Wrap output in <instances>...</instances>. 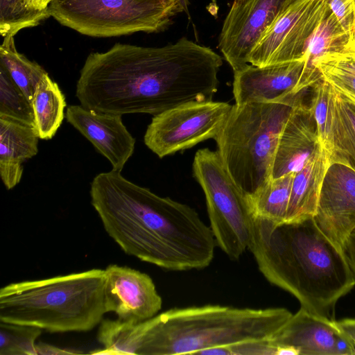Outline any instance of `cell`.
<instances>
[{
	"label": "cell",
	"mask_w": 355,
	"mask_h": 355,
	"mask_svg": "<svg viewBox=\"0 0 355 355\" xmlns=\"http://www.w3.org/2000/svg\"><path fill=\"white\" fill-rule=\"evenodd\" d=\"M221 57L185 37L162 47L116 43L90 53L76 96L98 112L157 115L192 101H209L218 89Z\"/></svg>",
	"instance_id": "6da1fadb"
},
{
	"label": "cell",
	"mask_w": 355,
	"mask_h": 355,
	"mask_svg": "<svg viewBox=\"0 0 355 355\" xmlns=\"http://www.w3.org/2000/svg\"><path fill=\"white\" fill-rule=\"evenodd\" d=\"M90 196L105 230L125 254L173 271L211 263L214 236L188 205L157 196L114 170L93 179Z\"/></svg>",
	"instance_id": "7a4b0ae2"
},
{
	"label": "cell",
	"mask_w": 355,
	"mask_h": 355,
	"mask_svg": "<svg viewBox=\"0 0 355 355\" xmlns=\"http://www.w3.org/2000/svg\"><path fill=\"white\" fill-rule=\"evenodd\" d=\"M248 250L270 284L292 294L314 314L328 318L336 302L355 285L343 251L313 217L275 223L252 215Z\"/></svg>",
	"instance_id": "3957f363"
},
{
	"label": "cell",
	"mask_w": 355,
	"mask_h": 355,
	"mask_svg": "<svg viewBox=\"0 0 355 355\" xmlns=\"http://www.w3.org/2000/svg\"><path fill=\"white\" fill-rule=\"evenodd\" d=\"M292 315L282 307L173 308L143 321L138 355L201 354L216 347L268 340Z\"/></svg>",
	"instance_id": "277c9868"
},
{
	"label": "cell",
	"mask_w": 355,
	"mask_h": 355,
	"mask_svg": "<svg viewBox=\"0 0 355 355\" xmlns=\"http://www.w3.org/2000/svg\"><path fill=\"white\" fill-rule=\"evenodd\" d=\"M105 270L11 283L0 290V321L51 333L87 331L103 320Z\"/></svg>",
	"instance_id": "5b68a950"
},
{
	"label": "cell",
	"mask_w": 355,
	"mask_h": 355,
	"mask_svg": "<svg viewBox=\"0 0 355 355\" xmlns=\"http://www.w3.org/2000/svg\"><path fill=\"white\" fill-rule=\"evenodd\" d=\"M296 105L235 104L214 139L224 168L247 198L253 197L272 179L279 137Z\"/></svg>",
	"instance_id": "8992f818"
},
{
	"label": "cell",
	"mask_w": 355,
	"mask_h": 355,
	"mask_svg": "<svg viewBox=\"0 0 355 355\" xmlns=\"http://www.w3.org/2000/svg\"><path fill=\"white\" fill-rule=\"evenodd\" d=\"M50 16L81 34L108 37L166 28L183 12L164 0H53Z\"/></svg>",
	"instance_id": "52a82bcc"
},
{
	"label": "cell",
	"mask_w": 355,
	"mask_h": 355,
	"mask_svg": "<svg viewBox=\"0 0 355 355\" xmlns=\"http://www.w3.org/2000/svg\"><path fill=\"white\" fill-rule=\"evenodd\" d=\"M193 174L202 189L216 245L232 260L248 249L252 214L246 196L224 168L217 151L199 149Z\"/></svg>",
	"instance_id": "ba28073f"
},
{
	"label": "cell",
	"mask_w": 355,
	"mask_h": 355,
	"mask_svg": "<svg viewBox=\"0 0 355 355\" xmlns=\"http://www.w3.org/2000/svg\"><path fill=\"white\" fill-rule=\"evenodd\" d=\"M232 107L225 102L192 101L166 110L152 119L144 143L162 158L215 139Z\"/></svg>",
	"instance_id": "9c48e42d"
},
{
	"label": "cell",
	"mask_w": 355,
	"mask_h": 355,
	"mask_svg": "<svg viewBox=\"0 0 355 355\" xmlns=\"http://www.w3.org/2000/svg\"><path fill=\"white\" fill-rule=\"evenodd\" d=\"M329 10V0L293 1L266 31L250 64L261 67L304 57L311 35Z\"/></svg>",
	"instance_id": "30bf717a"
},
{
	"label": "cell",
	"mask_w": 355,
	"mask_h": 355,
	"mask_svg": "<svg viewBox=\"0 0 355 355\" xmlns=\"http://www.w3.org/2000/svg\"><path fill=\"white\" fill-rule=\"evenodd\" d=\"M295 0H234L224 21L218 47L234 72L250 56L268 28Z\"/></svg>",
	"instance_id": "8fae6325"
},
{
	"label": "cell",
	"mask_w": 355,
	"mask_h": 355,
	"mask_svg": "<svg viewBox=\"0 0 355 355\" xmlns=\"http://www.w3.org/2000/svg\"><path fill=\"white\" fill-rule=\"evenodd\" d=\"M306 55L300 59L268 64H248L234 72L235 104L282 103L312 87L316 83L309 76Z\"/></svg>",
	"instance_id": "7c38bea8"
},
{
	"label": "cell",
	"mask_w": 355,
	"mask_h": 355,
	"mask_svg": "<svg viewBox=\"0 0 355 355\" xmlns=\"http://www.w3.org/2000/svg\"><path fill=\"white\" fill-rule=\"evenodd\" d=\"M321 231L340 250L355 230V169L329 160L313 216Z\"/></svg>",
	"instance_id": "4fadbf2b"
},
{
	"label": "cell",
	"mask_w": 355,
	"mask_h": 355,
	"mask_svg": "<svg viewBox=\"0 0 355 355\" xmlns=\"http://www.w3.org/2000/svg\"><path fill=\"white\" fill-rule=\"evenodd\" d=\"M105 304L107 313L139 323L155 316L162 300L151 277L127 266L110 264L105 269Z\"/></svg>",
	"instance_id": "5bb4252c"
},
{
	"label": "cell",
	"mask_w": 355,
	"mask_h": 355,
	"mask_svg": "<svg viewBox=\"0 0 355 355\" xmlns=\"http://www.w3.org/2000/svg\"><path fill=\"white\" fill-rule=\"evenodd\" d=\"M67 121L107 158L112 170L121 172L135 150V139L122 116L96 112L81 105L68 106Z\"/></svg>",
	"instance_id": "9a60e30c"
},
{
	"label": "cell",
	"mask_w": 355,
	"mask_h": 355,
	"mask_svg": "<svg viewBox=\"0 0 355 355\" xmlns=\"http://www.w3.org/2000/svg\"><path fill=\"white\" fill-rule=\"evenodd\" d=\"M323 147L309 106L303 101L293 108L282 130L272 178L300 171Z\"/></svg>",
	"instance_id": "2e32d148"
},
{
	"label": "cell",
	"mask_w": 355,
	"mask_h": 355,
	"mask_svg": "<svg viewBox=\"0 0 355 355\" xmlns=\"http://www.w3.org/2000/svg\"><path fill=\"white\" fill-rule=\"evenodd\" d=\"M340 331L335 320L300 309L269 339L276 347H289L297 355H335Z\"/></svg>",
	"instance_id": "e0dca14e"
},
{
	"label": "cell",
	"mask_w": 355,
	"mask_h": 355,
	"mask_svg": "<svg viewBox=\"0 0 355 355\" xmlns=\"http://www.w3.org/2000/svg\"><path fill=\"white\" fill-rule=\"evenodd\" d=\"M38 139L33 127L0 118V175L8 190L20 182L22 164L37 153Z\"/></svg>",
	"instance_id": "ac0fdd59"
},
{
	"label": "cell",
	"mask_w": 355,
	"mask_h": 355,
	"mask_svg": "<svg viewBox=\"0 0 355 355\" xmlns=\"http://www.w3.org/2000/svg\"><path fill=\"white\" fill-rule=\"evenodd\" d=\"M329 164V153L324 146L295 173L286 222L313 217Z\"/></svg>",
	"instance_id": "d6986e66"
},
{
	"label": "cell",
	"mask_w": 355,
	"mask_h": 355,
	"mask_svg": "<svg viewBox=\"0 0 355 355\" xmlns=\"http://www.w3.org/2000/svg\"><path fill=\"white\" fill-rule=\"evenodd\" d=\"M331 112L327 146L329 160L345 162L355 169V105L334 89Z\"/></svg>",
	"instance_id": "ffe728a7"
},
{
	"label": "cell",
	"mask_w": 355,
	"mask_h": 355,
	"mask_svg": "<svg viewBox=\"0 0 355 355\" xmlns=\"http://www.w3.org/2000/svg\"><path fill=\"white\" fill-rule=\"evenodd\" d=\"M32 105L37 136L41 139H52L63 121L66 101L58 85L49 74L37 87Z\"/></svg>",
	"instance_id": "44dd1931"
},
{
	"label": "cell",
	"mask_w": 355,
	"mask_h": 355,
	"mask_svg": "<svg viewBox=\"0 0 355 355\" xmlns=\"http://www.w3.org/2000/svg\"><path fill=\"white\" fill-rule=\"evenodd\" d=\"M349 51H355V42L351 39L330 8L308 43L305 55L309 76L316 82L322 79L313 66L320 57L328 53Z\"/></svg>",
	"instance_id": "7402d4cb"
},
{
	"label": "cell",
	"mask_w": 355,
	"mask_h": 355,
	"mask_svg": "<svg viewBox=\"0 0 355 355\" xmlns=\"http://www.w3.org/2000/svg\"><path fill=\"white\" fill-rule=\"evenodd\" d=\"M0 64L32 103L36 89L48 73L37 63L19 53L14 36L3 37L0 46Z\"/></svg>",
	"instance_id": "603a6c76"
},
{
	"label": "cell",
	"mask_w": 355,
	"mask_h": 355,
	"mask_svg": "<svg viewBox=\"0 0 355 355\" xmlns=\"http://www.w3.org/2000/svg\"><path fill=\"white\" fill-rule=\"evenodd\" d=\"M295 173L272 179L252 198H247L253 216L275 223H285Z\"/></svg>",
	"instance_id": "cb8c5ba5"
},
{
	"label": "cell",
	"mask_w": 355,
	"mask_h": 355,
	"mask_svg": "<svg viewBox=\"0 0 355 355\" xmlns=\"http://www.w3.org/2000/svg\"><path fill=\"white\" fill-rule=\"evenodd\" d=\"M53 0H0V33L15 36L22 29L35 27L51 17Z\"/></svg>",
	"instance_id": "d4e9b609"
},
{
	"label": "cell",
	"mask_w": 355,
	"mask_h": 355,
	"mask_svg": "<svg viewBox=\"0 0 355 355\" xmlns=\"http://www.w3.org/2000/svg\"><path fill=\"white\" fill-rule=\"evenodd\" d=\"M313 66L323 80L355 105V51L328 53Z\"/></svg>",
	"instance_id": "484cf974"
},
{
	"label": "cell",
	"mask_w": 355,
	"mask_h": 355,
	"mask_svg": "<svg viewBox=\"0 0 355 355\" xmlns=\"http://www.w3.org/2000/svg\"><path fill=\"white\" fill-rule=\"evenodd\" d=\"M141 336V322L132 323L119 318L103 320L97 334L103 348L91 354L138 355Z\"/></svg>",
	"instance_id": "4316f807"
},
{
	"label": "cell",
	"mask_w": 355,
	"mask_h": 355,
	"mask_svg": "<svg viewBox=\"0 0 355 355\" xmlns=\"http://www.w3.org/2000/svg\"><path fill=\"white\" fill-rule=\"evenodd\" d=\"M0 118L8 119L35 128L32 103L0 64Z\"/></svg>",
	"instance_id": "83f0119b"
},
{
	"label": "cell",
	"mask_w": 355,
	"mask_h": 355,
	"mask_svg": "<svg viewBox=\"0 0 355 355\" xmlns=\"http://www.w3.org/2000/svg\"><path fill=\"white\" fill-rule=\"evenodd\" d=\"M42 329L0 321V355H37L36 340Z\"/></svg>",
	"instance_id": "f1b7e54d"
},
{
	"label": "cell",
	"mask_w": 355,
	"mask_h": 355,
	"mask_svg": "<svg viewBox=\"0 0 355 355\" xmlns=\"http://www.w3.org/2000/svg\"><path fill=\"white\" fill-rule=\"evenodd\" d=\"M312 89L313 94L309 108L316 122L321 141L327 148L331 126L334 89L322 79L318 81Z\"/></svg>",
	"instance_id": "f546056e"
},
{
	"label": "cell",
	"mask_w": 355,
	"mask_h": 355,
	"mask_svg": "<svg viewBox=\"0 0 355 355\" xmlns=\"http://www.w3.org/2000/svg\"><path fill=\"white\" fill-rule=\"evenodd\" d=\"M331 10L355 42V0H329Z\"/></svg>",
	"instance_id": "4dcf8cb0"
},
{
	"label": "cell",
	"mask_w": 355,
	"mask_h": 355,
	"mask_svg": "<svg viewBox=\"0 0 355 355\" xmlns=\"http://www.w3.org/2000/svg\"><path fill=\"white\" fill-rule=\"evenodd\" d=\"M37 354L46 355V354H82L83 352L77 350H72L71 349L62 348L53 345L47 344L45 343L40 342L36 343L35 345Z\"/></svg>",
	"instance_id": "1f68e13d"
},
{
	"label": "cell",
	"mask_w": 355,
	"mask_h": 355,
	"mask_svg": "<svg viewBox=\"0 0 355 355\" xmlns=\"http://www.w3.org/2000/svg\"><path fill=\"white\" fill-rule=\"evenodd\" d=\"M355 354V347L350 340L341 331L335 343V355Z\"/></svg>",
	"instance_id": "d6a6232c"
},
{
	"label": "cell",
	"mask_w": 355,
	"mask_h": 355,
	"mask_svg": "<svg viewBox=\"0 0 355 355\" xmlns=\"http://www.w3.org/2000/svg\"><path fill=\"white\" fill-rule=\"evenodd\" d=\"M343 251L355 276V230L345 242Z\"/></svg>",
	"instance_id": "836d02e7"
},
{
	"label": "cell",
	"mask_w": 355,
	"mask_h": 355,
	"mask_svg": "<svg viewBox=\"0 0 355 355\" xmlns=\"http://www.w3.org/2000/svg\"><path fill=\"white\" fill-rule=\"evenodd\" d=\"M339 330L343 333L352 342L355 347V318H347L335 321Z\"/></svg>",
	"instance_id": "e575fe53"
},
{
	"label": "cell",
	"mask_w": 355,
	"mask_h": 355,
	"mask_svg": "<svg viewBox=\"0 0 355 355\" xmlns=\"http://www.w3.org/2000/svg\"><path fill=\"white\" fill-rule=\"evenodd\" d=\"M164 1L175 3L182 10V11L187 10L188 0H164Z\"/></svg>",
	"instance_id": "d590c367"
}]
</instances>
